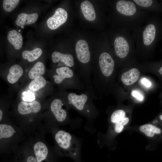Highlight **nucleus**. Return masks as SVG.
I'll list each match as a JSON object with an SVG mask.
<instances>
[{"mask_svg":"<svg viewBox=\"0 0 162 162\" xmlns=\"http://www.w3.org/2000/svg\"><path fill=\"white\" fill-rule=\"evenodd\" d=\"M64 100L69 108L76 111L87 119V124L85 127L87 131L95 132L93 123L98 116L99 111L93 101V99L86 91L68 92L63 94Z\"/></svg>","mask_w":162,"mask_h":162,"instance_id":"nucleus-1","label":"nucleus"},{"mask_svg":"<svg viewBox=\"0 0 162 162\" xmlns=\"http://www.w3.org/2000/svg\"><path fill=\"white\" fill-rule=\"evenodd\" d=\"M118 25L130 31L143 24L149 16V12L140 9L132 0H119L115 4Z\"/></svg>","mask_w":162,"mask_h":162,"instance_id":"nucleus-2","label":"nucleus"},{"mask_svg":"<svg viewBox=\"0 0 162 162\" xmlns=\"http://www.w3.org/2000/svg\"><path fill=\"white\" fill-rule=\"evenodd\" d=\"M55 149L60 157H67L74 162H84L81 156L80 139L58 128L52 129Z\"/></svg>","mask_w":162,"mask_h":162,"instance_id":"nucleus-3","label":"nucleus"},{"mask_svg":"<svg viewBox=\"0 0 162 162\" xmlns=\"http://www.w3.org/2000/svg\"><path fill=\"white\" fill-rule=\"evenodd\" d=\"M132 36L135 41V49L141 53H149L156 39V25L153 18L149 16L141 26L132 31Z\"/></svg>","mask_w":162,"mask_h":162,"instance_id":"nucleus-4","label":"nucleus"},{"mask_svg":"<svg viewBox=\"0 0 162 162\" xmlns=\"http://www.w3.org/2000/svg\"><path fill=\"white\" fill-rule=\"evenodd\" d=\"M54 74L52 77L56 84L78 91H86L85 85L71 68L65 66L58 67Z\"/></svg>","mask_w":162,"mask_h":162,"instance_id":"nucleus-5","label":"nucleus"},{"mask_svg":"<svg viewBox=\"0 0 162 162\" xmlns=\"http://www.w3.org/2000/svg\"><path fill=\"white\" fill-rule=\"evenodd\" d=\"M113 45L115 54L121 59H124L136 50L135 41L130 31L124 28L119 30Z\"/></svg>","mask_w":162,"mask_h":162,"instance_id":"nucleus-6","label":"nucleus"},{"mask_svg":"<svg viewBox=\"0 0 162 162\" xmlns=\"http://www.w3.org/2000/svg\"><path fill=\"white\" fill-rule=\"evenodd\" d=\"M32 149L37 162H59L60 157L55 149H49L42 141L36 142Z\"/></svg>","mask_w":162,"mask_h":162,"instance_id":"nucleus-7","label":"nucleus"},{"mask_svg":"<svg viewBox=\"0 0 162 162\" xmlns=\"http://www.w3.org/2000/svg\"><path fill=\"white\" fill-rule=\"evenodd\" d=\"M68 17V13L64 9L58 8L53 15L47 20V25L50 29H56L66 22Z\"/></svg>","mask_w":162,"mask_h":162,"instance_id":"nucleus-8","label":"nucleus"},{"mask_svg":"<svg viewBox=\"0 0 162 162\" xmlns=\"http://www.w3.org/2000/svg\"><path fill=\"white\" fill-rule=\"evenodd\" d=\"M51 58L54 63L59 62V66L64 65L71 68H73L74 70L75 63L72 55L64 54L57 51H54L51 54Z\"/></svg>","mask_w":162,"mask_h":162,"instance_id":"nucleus-9","label":"nucleus"},{"mask_svg":"<svg viewBox=\"0 0 162 162\" xmlns=\"http://www.w3.org/2000/svg\"><path fill=\"white\" fill-rule=\"evenodd\" d=\"M41 109L40 103L37 101L27 102L22 101L18 104L17 110L18 112L22 115H26L39 112Z\"/></svg>","mask_w":162,"mask_h":162,"instance_id":"nucleus-10","label":"nucleus"},{"mask_svg":"<svg viewBox=\"0 0 162 162\" xmlns=\"http://www.w3.org/2000/svg\"><path fill=\"white\" fill-rule=\"evenodd\" d=\"M7 162H37L32 149H26L16 153Z\"/></svg>","mask_w":162,"mask_h":162,"instance_id":"nucleus-11","label":"nucleus"},{"mask_svg":"<svg viewBox=\"0 0 162 162\" xmlns=\"http://www.w3.org/2000/svg\"><path fill=\"white\" fill-rule=\"evenodd\" d=\"M38 17V14L37 13L29 14L20 13L17 16L15 23L16 25L21 27L26 25L32 24L37 20Z\"/></svg>","mask_w":162,"mask_h":162,"instance_id":"nucleus-12","label":"nucleus"},{"mask_svg":"<svg viewBox=\"0 0 162 162\" xmlns=\"http://www.w3.org/2000/svg\"><path fill=\"white\" fill-rule=\"evenodd\" d=\"M140 75V72L136 68H132L124 73L122 75L121 80L124 84L130 85L136 82Z\"/></svg>","mask_w":162,"mask_h":162,"instance_id":"nucleus-13","label":"nucleus"},{"mask_svg":"<svg viewBox=\"0 0 162 162\" xmlns=\"http://www.w3.org/2000/svg\"><path fill=\"white\" fill-rule=\"evenodd\" d=\"M16 131L11 125L7 124H0V139L3 140H10L16 136Z\"/></svg>","mask_w":162,"mask_h":162,"instance_id":"nucleus-14","label":"nucleus"},{"mask_svg":"<svg viewBox=\"0 0 162 162\" xmlns=\"http://www.w3.org/2000/svg\"><path fill=\"white\" fill-rule=\"evenodd\" d=\"M81 9L86 19L92 21L95 18L96 15L94 8L92 4L87 0L82 2L80 5Z\"/></svg>","mask_w":162,"mask_h":162,"instance_id":"nucleus-15","label":"nucleus"},{"mask_svg":"<svg viewBox=\"0 0 162 162\" xmlns=\"http://www.w3.org/2000/svg\"><path fill=\"white\" fill-rule=\"evenodd\" d=\"M7 39L9 42L16 50L20 49L23 44V38L21 34L15 30L10 31L8 34Z\"/></svg>","mask_w":162,"mask_h":162,"instance_id":"nucleus-16","label":"nucleus"},{"mask_svg":"<svg viewBox=\"0 0 162 162\" xmlns=\"http://www.w3.org/2000/svg\"><path fill=\"white\" fill-rule=\"evenodd\" d=\"M23 73L21 67L18 64H15L9 68V73L7 76V80L10 84L16 82Z\"/></svg>","mask_w":162,"mask_h":162,"instance_id":"nucleus-17","label":"nucleus"},{"mask_svg":"<svg viewBox=\"0 0 162 162\" xmlns=\"http://www.w3.org/2000/svg\"><path fill=\"white\" fill-rule=\"evenodd\" d=\"M45 66L41 62H37L29 70L28 76L32 80L42 75L44 73Z\"/></svg>","mask_w":162,"mask_h":162,"instance_id":"nucleus-18","label":"nucleus"},{"mask_svg":"<svg viewBox=\"0 0 162 162\" xmlns=\"http://www.w3.org/2000/svg\"><path fill=\"white\" fill-rule=\"evenodd\" d=\"M140 9L149 12L155 8V1L152 0H132Z\"/></svg>","mask_w":162,"mask_h":162,"instance_id":"nucleus-19","label":"nucleus"},{"mask_svg":"<svg viewBox=\"0 0 162 162\" xmlns=\"http://www.w3.org/2000/svg\"><path fill=\"white\" fill-rule=\"evenodd\" d=\"M42 53V50L39 48H36L31 51L26 50L22 52V57L29 62H33L38 58Z\"/></svg>","mask_w":162,"mask_h":162,"instance_id":"nucleus-20","label":"nucleus"},{"mask_svg":"<svg viewBox=\"0 0 162 162\" xmlns=\"http://www.w3.org/2000/svg\"><path fill=\"white\" fill-rule=\"evenodd\" d=\"M140 130L147 136L152 137L155 134H159L161 133L160 129L151 124H146L141 126Z\"/></svg>","mask_w":162,"mask_h":162,"instance_id":"nucleus-21","label":"nucleus"},{"mask_svg":"<svg viewBox=\"0 0 162 162\" xmlns=\"http://www.w3.org/2000/svg\"><path fill=\"white\" fill-rule=\"evenodd\" d=\"M46 83L45 79L42 76H39L33 79L28 85L29 89L37 91L44 87Z\"/></svg>","mask_w":162,"mask_h":162,"instance_id":"nucleus-22","label":"nucleus"},{"mask_svg":"<svg viewBox=\"0 0 162 162\" xmlns=\"http://www.w3.org/2000/svg\"><path fill=\"white\" fill-rule=\"evenodd\" d=\"M20 1L19 0H4L3 2V9L7 12H11L17 7Z\"/></svg>","mask_w":162,"mask_h":162,"instance_id":"nucleus-23","label":"nucleus"},{"mask_svg":"<svg viewBox=\"0 0 162 162\" xmlns=\"http://www.w3.org/2000/svg\"><path fill=\"white\" fill-rule=\"evenodd\" d=\"M125 112L122 110H117L114 111L110 117V121L112 123H116L124 118Z\"/></svg>","mask_w":162,"mask_h":162,"instance_id":"nucleus-24","label":"nucleus"},{"mask_svg":"<svg viewBox=\"0 0 162 162\" xmlns=\"http://www.w3.org/2000/svg\"><path fill=\"white\" fill-rule=\"evenodd\" d=\"M129 121L128 118H124L119 122L115 123H111L113 124V130L115 133H119L121 132L124 128V126L127 124Z\"/></svg>","mask_w":162,"mask_h":162,"instance_id":"nucleus-25","label":"nucleus"},{"mask_svg":"<svg viewBox=\"0 0 162 162\" xmlns=\"http://www.w3.org/2000/svg\"><path fill=\"white\" fill-rule=\"evenodd\" d=\"M23 94L24 96L23 98H25V99L31 102L33 101L35 99L34 95L31 92L27 93L25 92Z\"/></svg>","mask_w":162,"mask_h":162,"instance_id":"nucleus-26","label":"nucleus"},{"mask_svg":"<svg viewBox=\"0 0 162 162\" xmlns=\"http://www.w3.org/2000/svg\"><path fill=\"white\" fill-rule=\"evenodd\" d=\"M132 94L133 96L140 101L142 100L143 99V96L140 94L136 90H134L132 92Z\"/></svg>","mask_w":162,"mask_h":162,"instance_id":"nucleus-27","label":"nucleus"},{"mask_svg":"<svg viewBox=\"0 0 162 162\" xmlns=\"http://www.w3.org/2000/svg\"><path fill=\"white\" fill-rule=\"evenodd\" d=\"M141 82L144 86L147 87H149L151 86V83L147 79L143 78L141 80Z\"/></svg>","mask_w":162,"mask_h":162,"instance_id":"nucleus-28","label":"nucleus"},{"mask_svg":"<svg viewBox=\"0 0 162 162\" xmlns=\"http://www.w3.org/2000/svg\"><path fill=\"white\" fill-rule=\"evenodd\" d=\"M3 113L1 110H0V121L1 122L3 117Z\"/></svg>","mask_w":162,"mask_h":162,"instance_id":"nucleus-29","label":"nucleus"},{"mask_svg":"<svg viewBox=\"0 0 162 162\" xmlns=\"http://www.w3.org/2000/svg\"><path fill=\"white\" fill-rule=\"evenodd\" d=\"M159 73L162 75V66L160 68L159 70Z\"/></svg>","mask_w":162,"mask_h":162,"instance_id":"nucleus-30","label":"nucleus"},{"mask_svg":"<svg viewBox=\"0 0 162 162\" xmlns=\"http://www.w3.org/2000/svg\"><path fill=\"white\" fill-rule=\"evenodd\" d=\"M160 119L162 121V115L160 116Z\"/></svg>","mask_w":162,"mask_h":162,"instance_id":"nucleus-31","label":"nucleus"},{"mask_svg":"<svg viewBox=\"0 0 162 162\" xmlns=\"http://www.w3.org/2000/svg\"><path fill=\"white\" fill-rule=\"evenodd\" d=\"M21 27L22 28H23V27H24L23 26H21Z\"/></svg>","mask_w":162,"mask_h":162,"instance_id":"nucleus-32","label":"nucleus"},{"mask_svg":"<svg viewBox=\"0 0 162 162\" xmlns=\"http://www.w3.org/2000/svg\"><path fill=\"white\" fill-rule=\"evenodd\" d=\"M20 30H19V32H20Z\"/></svg>","mask_w":162,"mask_h":162,"instance_id":"nucleus-33","label":"nucleus"}]
</instances>
